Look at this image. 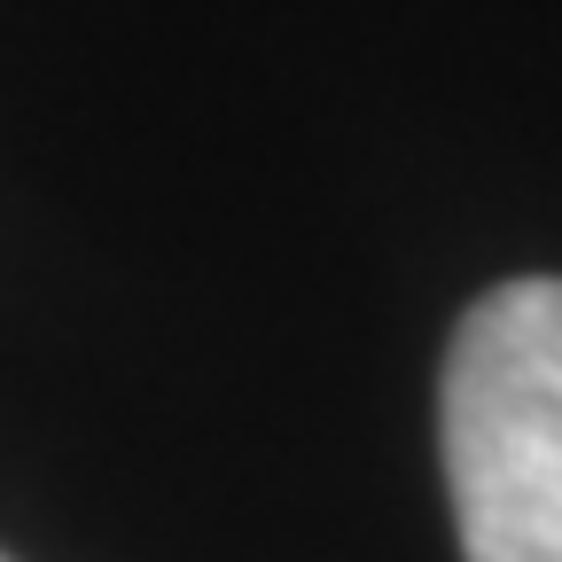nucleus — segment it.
Masks as SVG:
<instances>
[{
  "label": "nucleus",
  "instance_id": "obj_2",
  "mask_svg": "<svg viewBox=\"0 0 562 562\" xmlns=\"http://www.w3.org/2000/svg\"><path fill=\"white\" fill-rule=\"evenodd\" d=\"M0 562H9V554H0Z\"/></svg>",
  "mask_w": 562,
  "mask_h": 562
},
{
  "label": "nucleus",
  "instance_id": "obj_1",
  "mask_svg": "<svg viewBox=\"0 0 562 562\" xmlns=\"http://www.w3.org/2000/svg\"><path fill=\"white\" fill-rule=\"evenodd\" d=\"M446 492L469 562H562V281L484 290L438 391Z\"/></svg>",
  "mask_w": 562,
  "mask_h": 562
}]
</instances>
